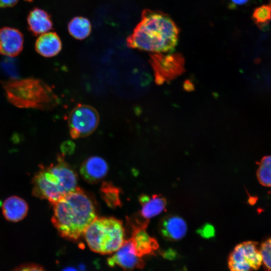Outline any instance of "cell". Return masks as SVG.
Here are the masks:
<instances>
[{
  "label": "cell",
  "mask_w": 271,
  "mask_h": 271,
  "mask_svg": "<svg viewBox=\"0 0 271 271\" xmlns=\"http://www.w3.org/2000/svg\"><path fill=\"white\" fill-rule=\"evenodd\" d=\"M29 207L23 198L12 196L7 198L2 205L3 214L8 221L17 222L23 220L27 215Z\"/></svg>",
  "instance_id": "cell-14"
},
{
  "label": "cell",
  "mask_w": 271,
  "mask_h": 271,
  "mask_svg": "<svg viewBox=\"0 0 271 271\" xmlns=\"http://www.w3.org/2000/svg\"><path fill=\"white\" fill-rule=\"evenodd\" d=\"M62 271H85V266L83 265H79L77 268L74 266H67L64 268Z\"/></svg>",
  "instance_id": "cell-28"
},
{
  "label": "cell",
  "mask_w": 271,
  "mask_h": 271,
  "mask_svg": "<svg viewBox=\"0 0 271 271\" xmlns=\"http://www.w3.org/2000/svg\"><path fill=\"white\" fill-rule=\"evenodd\" d=\"M37 53L45 57H51L57 55L61 50L62 42L55 32H46L41 34L35 44Z\"/></svg>",
  "instance_id": "cell-15"
},
{
  "label": "cell",
  "mask_w": 271,
  "mask_h": 271,
  "mask_svg": "<svg viewBox=\"0 0 271 271\" xmlns=\"http://www.w3.org/2000/svg\"><path fill=\"white\" fill-rule=\"evenodd\" d=\"M102 198L110 208H115L121 205L120 190L110 182H103L100 187Z\"/></svg>",
  "instance_id": "cell-19"
},
{
  "label": "cell",
  "mask_w": 271,
  "mask_h": 271,
  "mask_svg": "<svg viewBox=\"0 0 271 271\" xmlns=\"http://www.w3.org/2000/svg\"><path fill=\"white\" fill-rule=\"evenodd\" d=\"M24 38L18 30L4 27L0 29V54L15 57L23 49Z\"/></svg>",
  "instance_id": "cell-12"
},
{
  "label": "cell",
  "mask_w": 271,
  "mask_h": 271,
  "mask_svg": "<svg viewBox=\"0 0 271 271\" xmlns=\"http://www.w3.org/2000/svg\"><path fill=\"white\" fill-rule=\"evenodd\" d=\"M198 233L204 238H208L212 237L214 235V229L210 225H205L198 231Z\"/></svg>",
  "instance_id": "cell-23"
},
{
  "label": "cell",
  "mask_w": 271,
  "mask_h": 271,
  "mask_svg": "<svg viewBox=\"0 0 271 271\" xmlns=\"http://www.w3.org/2000/svg\"><path fill=\"white\" fill-rule=\"evenodd\" d=\"M18 1L19 0H0V8L13 7Z\"/></svg>",
  "instance_id": "cell-25"
},
{
  "label": "cell",
  "mask_w": 271,
  "mask_h": 271,
  "mask_svg": "<svg viewBox=\"0 0 271 271\" xmlns=\"http://www.w3.org/2000/svg\"><path fill=\"white\" fill-rule=\"evenodd\" d=\"M150 56L149 62L158 84L171 80L183 71L184 59L180 54L154 53Z\"/></svg>",
  "instance_id": "cell-8"
},
{
  "label": "cell",
  "mask_w": 271,
  "mask_h": 271,
  "mask_svg": "<svg viewBox=\"0 0 271 271\" xmlns=\"http://www.w3.org/2000/svg\"><path fill=\"white\" fill-rule=\"evenodd\" d=\"M270 5H271V2H270Z\"/></svg>",
  "instance_id": "cell-30"
},
{
  "label": "cell",
  "mask_w": 271,
  "mask_h": 271,
  "mask_svg": "<svg viewBox=\"0 0 271 271\" xmlns=\"http://www.w3.org/2000/svg\"><path fill=\"white\" fill-rule=\"evenodd\" d=\"M26 271H45L41 266L34 265L26 267Z\"/></svg>",
  "instance_id": "cell-29"
},
{
  "label": "cell",
  "mask_w": 271,
  "mask_h": 271,
  "mask_svg": "<svg viewBox=\"0 0 271 271\" xmlns=\"http://www.w3.org/2000/svg\"><path fill=\"white\" fill-rule=\"evenodd\" d=\"M258 243L247 241L237 244L228 256L230 271H255L262 264Z\"/></svg>",
  "instance_id": "cell-7"
},
{
  "label": "cell",
  "mask_w": 271,
  "mask_h": 271,
  "mask_svg": "<svg viewBox=\"0 0 271 271\" xmlns=\"http://www.w3.org/2000/svg\"><path fill=\"white\" fill-rule=\"evenodd\" d=\"M74 144L72 142H65L61 146V150L63 154H71L74 150Z\"/></svg>",
  "instance_id": "cell-24"
},
{
  "label": "cell",
  "mask_w": 271,
  "mask_h": 271,
  "mask_svg": "<svg viewBox=\"0 0 271 271\" xmlns=\"http://www.w3.org/2000/svg\"><path fill=\"white\" fill-rule=\"evenodd\" d=\"M89 248L101 254L116 251L124 241L121 221L112 217L96 218L83 234Z\"/></svg>",
  "instance_id": "cell-5"
},
{
  "label": "cell",
  "mask_w": 271,
  "mask_h": 271,
  "mask_svg": "<svg viewBox=\"0 0 271 271\" xmlns=\"http://www.w3.org/2000/svg\"><path fill=\"white\" fill-rule=\"evenodd\" d=\"M27 22L30 30L36 36L48 32L53 27L50 16L39 8H35L30 12Z\"/></svg>",
  "instance_id": "cell-17"
},
{
  "label": "cell",
  "mask_w": 271,
  "mask_h": 271,
  "mask_svg": "<svg viewBox=\"0 0 271 271\" xmlns=\"http://www.w3.org/2000/svg\"><path fill=\"white\" fill-rule=\"evenodd\" d=\"M68 30L69 34L74 38L83 40L87 37L91 30L90 21L83 17H76L68 23Z\"/></svg>",
  "instance_id": "cell-18"
},
{
  "label": "cell",
  "mask_w": 271,
  "mask_h": 271,
  "mask_svg": "<svg viewBox=\"0 0 271 271\" xmlns=\"http://www.w3.org/2000/svg\"><path fill=\"white\" fill-rule=\"evenodd\" d=\"M259 183L271 187V156L263 157L260 160L256 172Z\"/></svg>",
  "instance_id": "cell-20"
},
{
  "label": "cell",
  "mask_w": 271,
  "mask_h": 271,
  "mask_svg": "<svg viewBox=\"0 0 271 271\" xmlns=\"http://www.w3.org/2000/svg\"><path fill=\"white\" fill-rule=\"evenodd\" d=\"M252 20L260 29L265 28L271 20V6L262 5L254 9Z\"/></svg>",
  "instance_id": "cell-21"
},
{
  "label": "cell",
  "mask_w": 271,
  "mask_h": 271,
  "mask_svg": "<svg viewBox=\"0 0 271 271\" xmlns=\"http://www.w3.org/2000/svg\"><path fill=\"white\" fill-rule=\"evenodd\" d=\"M260 251L265 270L271 271V238L261 243Z\"/></svg>",
  "instance_id": "cell-22"
},
{
  "label": "cell",
  "mask_w": 271,
  "mask_h": 271,
  "mask_svg": "<svg viewBox=\"0 0 271 271\" xmlns=\"http://www.w3.org/2000/svg\"><path fill=\"white\" fill-rule=\"evenodd\" d=\"M107 262L111 267L115 265L119 266L122 269V271L142 269L145 264L142 258L137 254L131 238L124 240L115 253L107 258Z\"/></svg>",
  "instance_id": "cell-10"
},
{
  "label": "cell",
  "mask_w": 271,
  "mask_h": 271,
  "mask_svg": "<svg viewBox=\"0 0 271 271\" xmlns=\"http://www.w3.org/2000/svg\"><path fill=\"white\" fill-rule=\"evenodd\" d=\"M134 221L128 219L131 226V239L133 242L135 250L138 256L154 255L159 245L157 240L150 236L146 229L149 220L135 218Z\"/></svg>",
  "instance_id": "cell-9"
},
{
  "label": "cell",
  "mask_w": 271,
  "mask_h": 271,
  "mask_svg": "<svg viewBox=\"0 0 271 271\" xmlns=\"http://www.w3.org/2000/svg\"><path fill=\"white\" fill-rule=\"evenodd\" d=\"M177 253L173 249H168L163 252V256L168 259H173L176 257Z\"/></svg>",
  "instance_id": "cell-27"
},
{
  "label": "cell",
  "mask_w": 271,
  "mask_h": 271,
  "mask_svg": "<svg viewBox=\"0 0 271 271\" xmlns=\"http://www.w3.org/2000/svg\"><path fill=\"white\" fill-rule=\"evenodd\" d=\"M108 170V165L103 159L98 156H92L82 162L80 174L87 182L96 184L105 177Z\"/></svg>",
  "instance_id": "cell-13"
},
{
  "label": "cell",
  "mask_w": 271,
  "mask_h": 271,
  "mask_svg": "<svg viewBox=\"0 0 271 271\" xmlns=\"http://www.w3.org/2000/svg\"><path fill=\"white\" fill-rule=\"evenodd\" d=\"M230 8L233 9L235 8L237 6H242L248 4L250 0H230Z\"/></svg>",
  "instance_id": "cell-26"
},
{
  "label": "cell",
  "mask_w": 271,
  "mask_h": 271,
  "mask_svg": "<svg viewBox=\"0 0 271 271\" xmlns=\"http://www.w3.org/2000/svg\"><path fill=\"white\" fill-rule=\"evenodd\" d=\"M139 200L141 205V215L147 220L162 212L167 205L166 199L160 194L151 196L142 194L139 197Z\"/></svg>",
  "instance_id": "cell-16"
},
{
  "label": "cell",
  "mask_w": 271,
  "mask_h": 271,
  "mask_svg": "<svg viewBox=\"0 0 271 271\" xmlns=\"http://www.w3.org/2000/svg\"><path fill=\"white\" fill-rule=\"evenodd\" d=\"M2 84L8 100L17 107L46 110L59 103L52 89L40 79H11Z\"/></svg>",
  "instance_id": "cell-4"
},
{
  "label": "cell",
  "mask_w": 271,
  "mask_h": 271,
  "mask_svg": "<svg viewBox=\"0 0 271 271\" xmlns=\"http://www.w3.org/2000/svg\"><path fill=\"white\" fill-rule=\"evenodd\" d=\"M159 230L165 239L177 241L183 238L186 234L187 226L185 220L180 216L168 215L160 220Z\"/></svg>",
  "instance_id": "cell-11"
},
{
  "label": "cell",
  "mask_w": 271,
  "mask_h": 271,
  "mask_svg": "<svg viewBox=\"0 0 271 271\" xmlns=\"http://www.w3.org/2000/svg\"><path fill=\"white\" fill-rule=\"evenodd\" d=\"M99 121L98 113L93 107L78 104L68 116V124L71 138L76 139L89 136L95 130Z\"/></svg>",
  "instance_id": "cell-6"
},
{
  "label": "cell",
  "mask_w": 271,
  "mask_h": 271,
  "mask_svg": "<svg viewBox=\"0 0 271 271\" xmlns=\"http://www.w3.org/2000/svg\"><path fill=\"white\" fill-rule=\"evenodd\" d=\"M180 30L167 14L146 9L133 32L126 39L131 48L164 53L172 52L178 42Z\"/></svg>",
  "instance_id": "cell-1"
},
{
  "label": "cell",
  "mask_w": 271,
  "mask_h": 271,
  "mask_svg": "<svg viewBox=\"0 0 271 271\" xmlns=\"http://www.w3.org/2000/svg\"><path fill=\"white\" fill-rule=\"evenodd\" d=\"M77 175L65 161L64 155H58L56 162L49 166H40L32 179V194L52 205L74 190Z\"/></svg>",
  "instance_id": "cell-3"
},
{
  "label": "cell",
  "mask_w": 271,
  "mask_h": 271,
  "mask_svg": "<svg viewBox=\"0 0 271 271\" xmlns=\"http://www.w3.org/2000/svg\"><path fill=\"white\" fill-rule=\"evenodd\" d=\"M53 206L52 223L61 237L70 240H78L97 218L92 198L78 187Z\"/></svg>",
  "instance_id": "cell-2"
}]
</instances>
